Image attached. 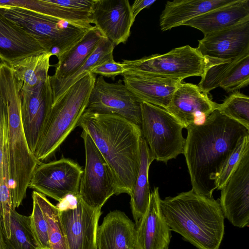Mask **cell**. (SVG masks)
<instances>
[{
	"label": "cell",
	"mask_w": 249,
	"mask_h": 249,
	"mask_svg": "<svg viewBox=\"0 0 249 249\" xmlns=\"http://www.w3.org/2000/svg\"><path fill=\"white\" fill-rule=\"evenodd\" d=\"M186 129L183 154L192 189L198 194L213 197L222 167L240 140L249 136V130L218 110L201 124Z\"/></svg>",
	"instance_id": "1"
},
{
	"label": "cell",
	"mask_w": 249,
	"mask_h": 249,
	"mask_svg": "<svg viewBox=\"0 0 249 249\" xmlns=\"http://www.w3.org/2000/svg\"><path fill=\"white\" fill-rule=\"evenodd\" d=\"M78 126L90 135L108 164L116 195H130L140 165L141 127L120 116L86 109Z\"/></svg>",
	"instance_id": "2"
},
{
	"label": "cell",
	"mask_w": 249,
	"mask_h": 249,
	"mask_svg": "<svg viewBox=\"0 0 249 249\" xmlns=\"http://www.w3.org/2000/svg\"><path fill=\"white\" fill-rule=\"evenodd\" d=\"M162 215L171 231L180 234L198 249H218L225 232L219 200L193 189L160 198Z\"/></svg>",
	"instance_id": "3"
},
{
	"label": "cell",
	"mask_w": 249,
	"mask_h": 249,
	"mask_svg": "<svg viewBox=\"0 0 249 249\" xmlns=\"http://www.w3.org/2000/svg\"><path fill=\"white\" fill-rule=\"evenodd\" d=\"M22 83L10 66L0 65V94L8 110V140L9 153L10 189L13 208L19 207L26 197L28 185L37 160L30 149L21 116L20 92Z\"/></svg>",
	"instance_id": "4"
},
{
	"label": "cell",
	"mask_w": 249,
	"mask_h": 249,
	"mask_svg": "<svg viewBox=\"0 0 249 249\" xmlns=\"http://www.w3.org/2000/svg\"><path fill=\"white\" fill-rule=\"evenodd\" d=\"M95 79V74L88 72L53 104L33 153L37 160L41 162L52 156L78 126Z\"/></svg>",
	"instance_id": "5"
},
{
	"label": "cell",
	"mask_w": 249,
	"mask_h": 249,
	"mask_svg": "<svg viewBox=\"0 0 249 249\" xmlns=\"http://www.w3.org/2000/svg\"><path fill=\"white\" fill-rule=\"evenodd\" d=\"M0 11L57 57L79 41L89 30L21 7L0 8Z\"/></svg>",
	"instance_id": "6"
},
{
	"label": "cell",
	"mask_w": 249,
	"mask_h": 249,
	"mask_svg": "<svg viewBox=\"0 0 249 249\" xmlns=\"http://www.w3.org/2000/svg\"><path fill=\"white\" fill-rule=\"evenodd\" d=\"M220 61L205 57L196 48L185 45L164 54H152L135 60H123L122 63L125 71L183 80L191 76L201 77L209 67Z\"/></svg>",
	"instance_id": "7"
},
{
	"label": "cell",
	"mask_w": 249,
	"mask_h": 249,
	"mask_svg": "<svg viewBox=\"0 0 249 249\" xmlns=\"http://www.w3.org/2000/svg\"><path fill=\"white\" fill-rule=\"evenodd\" d=\"M142 136L151 156L159 161L167 162L183 154L185 139L183 125L166 109L141 103Z\"/></svg>",
	"instance_id": "8"
},
{
	"label": "cell",
	"mask_w": 249,
	"mask_h": 249,
	"mask_svg": "<svg viewBox=\"0 0 249 249\" xmlns=\"http://www.w3.org/2000/svg\"><path fill=\"white\" fill-rule=\"evenodd\" d=\"M85 150V166L81 178L79 195L93 209H101L116 195L111 171L90 135L83 130L81 135Z\"/></svg>",
	"instance_id": "9"
},
{
	"label": "cell",
	"mask_w": 249,
	"mask_h": 249,
	"mask_svg": "<svg viewBox=\"0 0 249 249\" xmlns=\"http://www.w3.org/2000/svg\"><path fill=\"white\" fill-rule=\"evenodd\" d=\"M83 171L77 163L69 159L41 162L35 170L28 187L59 202L67 195L79 194Z\"/></svg>",
	"instance_id": "10"
},
{
	"label": "cell",
	"mask_w": 249,
	"mask_h": 249,
	"mask_svg": "<svg viewBox=\"0 0 249 249\" xmlns=\"http://www.w3.org/2000/svg\"><path fill=\"white\" fill-rule=\"evenodd\" d=\"M86 110L96 113L115 114L141 126V102L121 79L108 83L102 76L96 78Z\"/></svg>",
	"instance_id": "11"
},
{
	"label": "cell",
	"mask_w": 249,
	"mask_h": 249,
	"mask_svg": "<svg viewBox=\"0 0 249 249\" xmlns=\"http://www.w3.org/2000/svg\"><path fill=\"white\" fill-rule=\"evenodd\" d=\"M220 205L225 218L234 226L249 225V149L221 189Z\"/></svg>",
	"instance_id": "12"
},
{
	"label": "cell",
	"mask_w": 249,
	"mask_h": 249,
	"mask_svg": "<svg viewBox=\"0 0 249 249\" xmlns=\"http://www.w3.org/2000/svg\"><path fill=\"white\" fill-rule=\"evenodd\" d=\"M20 95L24 131L33 153L53 104L49 76L44 83L33 89L22 87Z\"/></svg>",
	"instance_id": "13"
},
{
	"label": "cell",
	"mask_w": 249,
	"mask_h": 249,
	"mask_svg": "<svg viewBox=\"0 0 249 249\" xmlns=\"http://www.w3.org/2000/svg\"><path fill=\"white\" fill-rule=\"evenodd\" d=\"M91 20L102 36L115 46L127 40L134 22L128 0H96Z\"/></svg>",
	"instance_id": "14"
},
{
	"label": "cell",
	"mask_w": 249,
	"mask_h": 249,
	"mask_svg": "<svg viewBox=\"0 0 249 249\" xmlns=\"http://www.w3.org/2000/svg\"><path fill=\"white\" fill-rule=\"evenodd\" d=\"M198 52L208 58L227 60L249 52V17L234 25L204 36Z\"/></svg>",
	"instance_id": "15"
},
{
	"label": "cell",
	"mask_w": 249,
	"mask_h": 249,
	"mask_svg": "<svg viewBox=\"0 0 249 249\" xmlns=\"http://www.w3.org/2000/svg\"><path fill=\"white\" fill-rule=\"evenodd\" d=\"M101 210L89 207L79 196L76 208L60 211L68 249H96Z\"/></svg>",
	"instance_id": "16"
},
{
	"label": "cell",
	"mask_w": 249,
	"mask_h": 249,
	"mask_svg": "<svg viewBox=\"0 0 249 249\" xmlns=\"http://www.w3.org/2000/svg\"><path fill=\"white\" fill-rule=\"evenodd\" d=\"M218 105L208 94L203 93L197 85L181 82L165 109L187 128L191 125L203 123L217 109Z\"/></svg>",
	"instance_id": "17"
},
{
	"label": "cell",
	"mask_w": 249,
	"mask_h": 249,
	"mask_svg": "<svg viewBox=\"0 0 249 249\" xmlns=\"http://www.w3.org/2000/svg\"><path fill=\"white\" fill-rule=\"evenodd\" d=\"M96 0H8L7 6L21 7L90 30Z\"/></svg>",
	"instance_id": "18"
},
{
	"label": "cell",
	"mask_w": 249,
	"mask_h": 249,
	"mask_svg": "<svg viewBox=\"0 0 249 249\" xmlns=\"http://www.w3.org/2000/svg\"><path fill=\"white\" fill-rule=\"evenodd\" d=\"M159 188L150 194L148 208L135 224L134 249H168L172 235L160 206Z\"/></svg>",
	"instance_id": "19"
},
{
	"label": "cell",
	"mask_w": 249,
	"mask_h": 249,
	"mask_svg": "<svg viewBox=\"0 0 249 249\" xmlns=\"http://www.w3.org/2000/svg\"><path fill=\"white\" fill-rule=\"evenodd\" d=\"M201 77L197 86L206 94L217 87L231 92L247 86L249 84V52L211 65Z\"/></svg>",
	"instance_id": "20"
},
{
	"label": "cell",
	"mask_w": 249,
	"mask_h": 249,
	"mask_svg": "<svg viewBox=\"0 0 249 249\" xmlns=\"http://www.w3.org/2000/svg\"><path fill=\"white\" fill-rule=\"evenodd\" d=\"M122 75L124 84L140 102L149 103L165 109L182 81L180 79L132 71H125Z\"/></svg>",
	"instance_id": "21"
},
{
	"label": "cell",
	"mask_w": 249,
	"mask_h": 249,
	"mask_svg": "<svg viewBox=\"0 0 249 249\" xmlns=\"http://www.w3.org/2000/svg\"><path fill=\"white\" fill-rule=\"evenodd\" d=\"M48 52L31 34L0 11V59L10 66L25 58Z\"/></svg>",
	"instance_id": "22"
},
{
	"label": "cell",
	"mask_w": 249,
	"mask_h": 249,
	"mask_svg": "<svg viewBox=\"0 0 249 249\" xmlns=\"http://www.w3.org/2000/svg\"><path fill=\"white\" fill-rule=\"evenodd\" d=\"M13 208L10 189L7 104L0 94V234L10 237V216Z\"/></svg>",
	"instance_id": "23"
},
{
	"label": "cell",
	"mask_w": 249,
	"mask_h": 249,
	"mask_svg": "<svg viewBox=\"0 0 249 249\" xmlns=\"http://www.w3.org/2000/svg\"><path fill=\"white\" fill-rule=\"evenodd\" d=\"M135 224L120 210L109 212L98 226L96 249H134Z\"/></svg>",
	"instance_id": "24"
},
{
	"label": "cell",
	"mask_w": 249,
	"mask_h": 249,
	"mask_svg": "<svg viewBox=\"0 0 249 249\" xmlns=\"http://www.w3.org/2000/svg\"><path fill=\"white\" fill-rule=\"evenodd\" d=\"M249 17V0H232L184 23L204 36L235 25Z\"/></svg>",
	"instance_id": "25"
},
{
	"label": "cell",
	"mask_w": 249,
	"mask_h": 249,
	"mask_svg": "<svg viewBox=\"0 0 249 249\" xmlns=\"http://www.w3.org/2000/svg\"><path fill=\"white\" fill-rule=\"evenodd\" d=\"M232 0H174L167 1L160 17L162 31L183 26L186 22Z\"/></svg>",
	"instance_id": "26"
},
{
	"label": "cell",
	"mask_w": 249,
	"mask_h": 249,
	"mask_svg": "<svg viewBox=\"0 0 249 249\" xmlns=\"http://www.w3.org/2000/svg\"><path fill=\"white\" fill-rule=\"evenodd\" d=\"M102 37L94 26L89 30L79 41L57 57L55 72L49 75L50 82L63 80L74 74L94 51Z\"/></svg>",
	"instance_id": "27"
},
{
	"label": "cell",
	"mask_w": 249,
	"mask_h": 249,
	"mask_svg": "<svg viewBox=\"0 0 249 249\" xmlns=\"http://www.w3.org/2000/svg\"><path fill=\"white\" fill-rule=\"evenodd\" d=\"M154 159L148 145L142 136L140 141V165L136 181L130 194V206L136 224L145 213L150 201L148 172Z\"/></svg>",
	"instance_id": "28"
},
{
	"label": "cell",
	"mask_w": 249,
	"mask_h": 249,
	"mask_svg": "<svg viewBox=\"0 0 249 249\" xmlns=\"http://www.w3.org/2000/svg\"><path fill=\"white\" fill-rule=\"evenodd\" d=\"M115 46L109 40L102 37L94 51L74 74L63 80L50 82L53 92V104L70 87L84 77L92 68L114 60L113 52Z\"/></svg>",
	"instance_id": "29"
},
{
	"label": "cell",
	"mask_w": 249,
	"mask_h": 249,
	"mask_svg": "<svg viewBox=\"0 0 249 249\" xmlns=\"http://www.w3.org/2000/svg\"><path fill=\"white\" fill-rule=\"evenodd\" d=\"M51 52H44L25 58L12 65L15 74L22 83V87L33 89L48 78L51 66Z\"/></svg>",
	"instance_id": "30"
},
{
	"label": "cell",
	"mask_w": 249,
	"mask_h": 249,
	"mask_svg": "<svg viewBox=\"0 0 249 249\" xmlns=\"http://www.w3.org/2000/svg\"><path fill=\"white\" fill-rule=\"evenodd\" d=\"M32 198L38 202L46 220L51 249H68L58 208L36 191L33 192Z\"/></svg>",
	"instance_id": "31"
},
{
	"label": "cell",
	"mask_w": 249,
	"mask_h": 249,
	"mask_svg": "<svg viewBox=\"0 0 249 249\" xmlns=\"http://www.w3.org/2000/svg\"><path fill=\"white\" fill-rule=\"evenodd\" d=\"M7 249H37L30 223V216L12 209L10 216V237L5 241Z\"/></svg>",
	"instance_id": "32"
},
{
	"label": "cell",
	"mask_w": 249,
	"mask_h": 249,
	"mask_svg": "<svg viewBox=\"0 0 249 249\" xmlns=\"http://www.w3.org/2000/svg\"><path fill=\"white\" fill-rule=\"evenodd\" d=\"M249 130V97L235 91L219 104L217 109Z\"/></svg>",
	"instance_id": "33"
},
{
	"label": "cell",
	"mask_w": 249,
	"mask_h": 249,
	"mask_svg": "<svg viewBox=\"0 0 249 249\" xmlns=\"http://www.w3.org/2000/svg\"><path fill=\"white\" fill-rule=\"evenodd\" d=\"M33 198L32 213L30 216L32 231L38 249H51L48 226L42 211L37 201Z\"/></svg>",
	"instance_id": "34"
},
{
	"label": "cell",
	"mask_w": 249,
	"mask_h": 249,
	"mask_svg": "<svg viewBox=\"0 0 249 249\" xmlns=\"http://www.w3.org/2000/svg\"><path fill=\"white\" fill-rule=\"evenodd\" d=\"M249 149V136L242 138L222 167L216 181V189L221 190L237 166L245 152Z\"/></svg>",
	"instance_id": "35"
},
{
	"label": "cell",
	"mask_w": 249,
	"mask_h": 249,
	"mask_svg": "<svg viewBox=\"0 0 249 249\" xmlns=\"http://www.w3.org/2000/svg\"><path fill=\"white\" fill-rule=\"evenodd\" d=\"M125 71L124 64L115 62L114 60L98 65L90 71L92 73L111 78L113 80L116 76L123 75Z\"/></svg>",
	"instance_id": "36"
},
{
	"label": "cell",
	"mask_w": 249,
	"mask_h": 249,
	"mask_svg": "<svg viewBox=\"0 0 249 249\" xmlns=\"http://www.w3.org/2000/svg\"><path fill=\"white\" fill-rule=\"evenodd\" d=\"M79 197V194L67 195L56 206L60 211L74 209L77 206Z\"/></svg>",
	"instance_id": "37"
},
{
	"label": "cell",
	"mask_w": 249,
	"mask_h": 249,
	"mask_svg": "<svg viewBox=\"0 0 249 249\" xmlns=\"http://www.w3.org/2000/svg\"><path fill=\"white\" fill-rule=\"evenodd\" d=\"M156 1V0H135L131 5V11L133 20L135 21L136 16L142 10L151 5Z\"/></svg>",
	"instance_id": "38"
},
{
	"label": "cell",
	"mask_w": 249,
	"mask_h": 249,
	"mask_svg": "<svg viewBox=\"0 0 249 249\" xmlns=\"http://www.w3.org/2000/svg\"><path fill=\"white\" fill-rule=\"evenodd\" d=\"M0 249H7L5 241L0 238Z\"/></svg>",
	"instance_id": "39"
},
{
	"label": "cell",
	"mask_w": 249,
	"mask_h": 249,
	"mask_svg": "<svg viewBox=\"0 0 249 249\" xmlns=\"http://www.w3.org/2000/svg\"><path fill=\"white\" fill-rule=\"evenodd\" d=\"M1 63H2L1 60V59H0V65L1 64Z\"/></svg>",
	"instance_id": "40"
},
{
	"label": "cell",
	"mask_w": 249,
	"mask_h": 249,
	"mask_svg": "<svg viewBox=\"0 0 249 249\" xmlns=\"http://www.w3.org/2000/svg\"></svg>",
	"instance_id": "41"
}]
</instances>
